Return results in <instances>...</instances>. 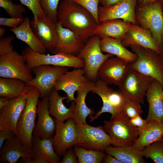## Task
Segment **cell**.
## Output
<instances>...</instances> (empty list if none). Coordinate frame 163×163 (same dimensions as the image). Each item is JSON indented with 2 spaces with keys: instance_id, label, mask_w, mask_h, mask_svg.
I'll use <instances>...</instances> for the list:
<instances>
[{
  "instance_id": "6da1fadb",
  "label": "cell",
  "mask_w": 163,
  "mask_h": 163,
  "mask_svg": "<svg viewBox=\"0 0 163 163\" xmlns=\"http://www.w3.org/2000/svg\"><path fill=\"white\" fill-rule=\"evenodd\" d=\"M58 22L76 34L85 43L98 25L92 15L73 0H62L58 10Z\"/></svg>"
},
{
  "instance_id": "7a4b0ae2",
  "label": "cell",
  "mask_w": 163,
  "mask_h": 163,
  "mask_svg": "<svg viewBox=\"0 0 163 163\" xmlns=\"http://www.w3.org/2000/svg\"><path fill=\"white\" fill-rule=\"evenodd\" d=\"M27 92L25 107L18 121L17 137L22 145L34 156L32 147L33 132L35 126L37 104L40 93L35 87L26 86Z\"/></svg>"
},
{
  "instance_id": "3957f363",
  "label": "cell",
  "mask_w": 163,
  "mask_h": 163,
  "mask_svg": "<svg viewBox=\"0 0 163 163\" xmlns=\"http://www.w3.org/2000/svg\"><path fill=\"white\" fill-rule=\"evenodd\" d=\"M137 56L134 61L129 62V69L158 82L163 88V66L161 56L151 49L135 45L130 46Z\"/></svg>"
},
{
  "instance_id": "277c9868",
  "label": "cell",
  "mask_w": 163,
  "mask_h": 163,
  "mask_svg": "<svg viewBox=\"0 0 163 163\" xmlns=\"http://www.w3.org/2000/svg\"><path fill=\"white\" fill-rule=\"evenodd\" d=\"M129 119L122 111L112 120L104 121L103 127L110 136L113 146H132L137 139L139 135L138 128L132 125Z\"/></svg>"
},
{
  "instance_id": "5b68a950",
  "label": "cell",
  "mask_w": 163,
  "mask_h": 163,
  "mask_svg": "<svg viewBox=\"0 0 163 163\" xmlns=\"http://www.w3.org/2000/svg\"><path fill=\"white\" fill-rule=\"evenodd\" d=\"M163 11L160 1L142 6H137L136 10V24L149 31L162 49Z\"/></svg>"
},
{
  "instance_id": "8992f818",
  "label": "cell",
  "mask_w": 163,
  "mask_h": 163,
  "mask_svg": "<svg viewBox=\"0 0 163 163\" xmlns=\"http://www.w3.org/2000/svg\"><path fill=\"white\" fill-rule=\"evenodd\" d=\"M28 68L31 69L38 66L48 65L56 66L83 68L84 61L77 56L62 53L46 55L37 53L28 46L24 48L21 54Z\"/></svg>"
},
{
  "instance_id": "52a82bcc",
  "label": "cell",
  "mask_w": 163,
  "mask_h": 163,
  "mask_svg": "<svg viewBox=\"0 0 163 163\" xmlns=\"http://www.w3.org/2000/svg\"><path fill=\"white\" fill-rule=\"evenodd\" d=\"M100 39L97 35L92 36L77 56L84 61L83 69L86 77L94 82L98 79L97 72L102 65L107 59L113 56L109 53H103L100 46Z\"/></svg>"
},
{
  "instance_id": "ba28073f",
  "label": "cell",
  "mask_w": 163,
  "mask_h": 163,
  "mask_svg": "<svg viewBox=\"0 0 163 163\" xmlns=\"http://www.w3.org/2000/svg\"><path fill=\"white\" fill-rule=\"evenodd\" d=\"M154 79L133 70L129 69L118 91L126 101L144 104L147 90Z\"/></svg>"
},
{
  "instance_id": "9c48e42d",
  "label": "cell",
  "mask_w": 163,
  "mask_h": 163,
  "mask_svg": "<svg viewBox=\"0 0 163 163\" xmlns=\"http://www.w3.org/2000/svg\"><path fill=\"white\" fill-rule=\"evenodd\" d=\"M66 67L43 65L32 68L35 75L31 81L26 83V86L35 87L39 90L42 98L48 97L59 76L68 71Z\"/></svg>"
},
{
  "instance_id": "30bf717a",
  "label": "cell",
  "mask_w": 163,
  "mask_h": 163,
  "mask_svg": "<svg viewBox=\"0 0 163 163\" xmlns=\"http://www.w3.org/2000/svg\"><path fill=\"white\" fill-rule=\"evenodd\" d=\"M78 137L76 145L88 149L104 151L111 145L110 136L103 126L94 127L88 124H77Z\"/></svg>"
},
{
  "instance_id": "8fae6325",
  "label": "cell",
  "mask_w": 163,
  "mask_h": 163,
  "mask_svg": "<svg viewBox=\"0 0 163 163\" xmlns=\"http://www.w3.org/2000/svg\"><path fill=\"white\" fill-rule=\"evenodd\" d=\"M31 70L22 55L14 50L0 56V77L21 80L26 83L33 78Z\"/></svg>"
},
{
  "instance_id": "7c38bea8",
  "label": "cell",
  "mask_w": 163,
  "mask_h": 163,
  "mask_svg": "<svg viewBox=\"0 0 163 163\" xmlns=\"http://www.w3.org/2000/svg\"><path fill=\"white\" fill-rule=\"evenodd\" d=\"M54 119L56 129L53 136V148L55 152L61 157L67 150L76 145L78 137L77 125L72 117L65 122Z\"/></svg>"
},
{
  "instance_id": "4fadbf2b",
  "label": "cell",
  "mask_w": 163,
  "mask_h": 163,
  "mask_svg": "<svg viewBox=\"0 0 163 163\" xmlns=\"http://www.w3.org/2000/svg\"><path fill=\"white\" fill-rule=\"evenodd\" d=\"M129 63L117 57L108 58L99 69L97 72L98 79L108 85L113 84L119 87L129 69Z\"/></svg>"
},
{
  "instance_id": "5bb4252c",
  "label": "cell",
  "mask_w": 163,
  "mask_h": 163,
  "mask_svg": "<svg viewBox=\"0 0 163 163\" xmlns=\"http://www.w3.org/2000/svg\"><path fill=\"white\" fill-rule=\"evenodd\" d=\"M137 0H123L108 6H99L98 17L101 23L112 19H120L136 24V10Z\"/></svg>"
},
{
  "instance_id": "9a60e30c",
  "label": "cell",
  "mask_w": 163,
  "mask_h": 163,
  "mask_svg": "<svg viewBox=\"0 0 163 163\" xmlns=\"http://www.w3.org/2000/svg\"><path fill=\"white\" fill-rule=\"evenodd\" d=\"M27 96L26 86L20 96L11 99L7 105L0 109V130H11L17 136V123L25 107Z\"/></svg>"
},
{
  "instance_id": "2e32d148",
  "label": "cell",
  "mask_w": 163,
  "mask_h": 163,
  "mask_svg": "<svg viewBox=\"0 0 163 163\" xmlns=\"http://www.w3.org/2000/svg\"><path fill=\"white\" fill-rule=\"evenodd\" d=\"M122 42L126 47L138 46L152 50L161 56L162 54V48L150 32L137 24H131Z\"/></svg>"
},
{
  "instance_id": "e0dca14e",
  "label": "cell",
  "mask_w": 163,
  "mask_h": 163,
  "mask_svg": "<svg viewBox=\"0 0 163 163\" xmlns=\"http://www.w3.org/2000/svg\"><path fill=\"white\" fill-rule=\"evenodd\" d=\"M57 41L53 54L62 53L77 56L85 43L74 32L63 27L60 23L56 24Z\"/></svg>"
},
{
  "instance_id": "ac0fdd59",
  "label": "cell",
  "mask_w": 163,
  "mask_h": 163,
  "mask_svg": "<svg viewBox=\"0 0 163 163\" xmlns=\"http://www.w3.org/2000/svg\"><path fill=\"white\" fill-rule=\"evenodd\" d=\"M89 81L85 75L83 68H75L61 75L54 88L58 91L61 90L65 92L68 98L67 102H71L75 100V92Z\"/></svg>"
},
{
  "instance_id": "d6986e66",
  "label": "cell",
  "mask_w": 163,
  "mask_h": 163,
  "mask_svg": "<svg viewBox=\"0 0 163 163\" xmlns=\"http://www.w3.org/2000/svg\"><path fill=\"white\" fill-rule=\"evenodd\" d=\"M56 23L53 22L46 15L30 21L31 27L35 35L45 49L52 54L56 45L57 39Z\"/></svg>"
},
{
  "instance_id": "ffe728a7",
  "label": "cell",
  "mask_w": 163,
  "mask_h": 163,
  "mask_svg": "<svg viewBox=\"0 0 163 163\" xmlns=\"http://www.w3.org/2000/svg\"><path fill=\"white\" fill-rule=\"evenodd\" d=\"M48 101V97H46L39 100L37 104V121L33 135L41 138L53 137L55 133V122L49 113Z\"/></svg>"
},
{
  "instance_id": "44dd1931",
  "label": "cell",
  "mask_w": 163,
  "mask_h": 163,
  "mask_svg": "<svg viewBox=\"0 0 163 163\" xmlns=\"http://www.w3.org/2000/svg\"><path fill=\"white\" fill-rule=\"evenodd\" d=\"M0 150L1 163H16L21 158L22 162L30 163L33 157L16 135L7 140Z\"/></svg>"
},
{
  "instance_id": "7402d4cb",
  "label": "cell",
  "mask_w": 163,
  "mask_h": 163,
  "mask_svg": "<svg viewBox=\"0 0 163 163\" xmlns=\"http://www.w3.org/2000/svg\"><path fill=\"white\" fill-rule=\"evenodd\" d=\"M145 96L149 104V111L145 119L147 123L156 119L163 121V88L154 80L150 84Z\"/></svg>"
},
{
  "instance_id": "603a6c76",
  "label": "cell",
  "mask_w": 163,
  "mask_h": 163,
  "mask_svg": "<svg viewBox=\"0 0 163 163\" xmlns=\"http://www.w3.org/2000/svg\"><path fill=\"white\" fill-rule=\"evenodd\" d=\"M139 135L132 146L141 151L146 146L160 141L163 135V121L153 119L142 128H138Z\"/></svg>"
},
{
  "instance_id": "cb8c5ba5",
  "label": "cell",
  "mask_w": 163,
  "mask_h": 163,
  "mask_svg": "<svg viewBox=\"0 0 163 163\" xmlns=\"http://www.w3.org/2000/svg\"><path fill=\"white\" fill-rule=\"evenodd\" d=\"M49 113L57 120L64 122L68 119L72 117L74 112L75 102H71L70 106L67 107L63 101L68 99V97L61 96L58 91L54 88L48 96Z\"/></svg>"
},
{
  "instance_id": "d4e9b609",
  "label": "cell",
  "mask_w": 163,
  "mask_h": 163,
  "mask_svg": "<svg viewBox=\"0 0 163 163\" xmlns=\"http://www.w3.org/2000/svg\"><path fill=\"white\" fill-rule=\"evenodd\" d=\"M94 84V82L90 81L77 91V95L75 98V105L72 118L77 124H86L87 117L91 116L94 113L93 109L88 107L85 101L87 94L92 90Z\"/></svg>"
},
{
  "instance_id": "484cf974",
  "label": "cell",
  "mask_w": 163,
  "mask_h": 163,
  "mask_svg": "<svg viewBox=\"0 0 163 163\" xmlns=\"http://www.w3.org/2000/svg\"><path fill=\"white\" fill-rule=\"evenodd\" d=\"M10 30L18 39L27 44L34 51L41 54H46V50L33 31L28 17L24 18L23 22L18 27L11 29Z\"/></svg>"
},
{
  "instance_id": "4316f807",
  "label": "cell",
  "mask_w": 163,
  "mask_h": 163,
  "mask_svg": "<svg viewBox=\"0 0 163 163\" xmlns=\"http://www.w3.org/2000/svg\"><path fill=\"white\" fill-rule=\"evenodd\" d=\"M131 24L120 19L107 20L97 25L94 35H97L100 39L110 37L122 40Z\"/></svg>"
},
{
  "instance_id": "83f0119b",
  "label": "cell",
  "mask_w": 163,
  "mask_h": 163,
  "mask_svg": "<svg viewBox=\"0 0 163 163\" xmlns=\"http://www.w3.org/2000/svg\"><path fill=\"white\" fill-rule=\"evenodd\" d=\"M100 46L103 52L115 55L129 62L134 61L137 58L136 55L127 50L119 39L110 37L101 39Z\"/></svg>"
},
{
  "instance_id": "f1b7e54d",
  "label": "cell",
  "mask_w": 163,
  "mask_h": 163,
  "mask_svg": "<svg viewBox=\"0 0 163 163\" xmlns=\"http://www.w3.org/2000/svg\"><path fill=\"white\" fill-rule=\"evenodd\" d=\"M53 137L41 138L33 135L32 147L34 156L43 158L50 163H59L60 157L55 152Z\"/></svg>"
},
{
  "instance_id": "f546056e",
  "label": "cell",
  "mask_w": 163,
  "mask_h": 163,
  "mask_svg": "<svg viewBox=\"0 0 163 163\" xmlns=\"http://www.w3.org/2000/svg\"><path fill=\"white\" fill-rule=\"evenodd\" d=\"M107 154L111 155L123 163H145L141 151L132 146L116 147L110 145L104 150Z\"/></svg>"
},
{
  "instance_id": "4dcf8cb0",
  "label": "cell",
  "mask_w": 163,
  "mask_h": 163,
  "mask_svg": "<svg viewBox=\"0 0 163 163\" xmlns=\"http://www.w3.org/2000/svg\"><path fill=\"white\" fill-rule=\"evenodd\" d=\"M112 88L99 79L94 82V88L92 93L98 95L101 98L103 103V106L100 110L97 111L94 116H90V121L97 119L102 113L108 112L111 114L112 120L117 114L114 109L110 104L108 100V95Z\"/></svg>"
},
{
  "instance_id": "1f68e13d",
  "label": "cell",
  "mask_w": 163,
  "mask_h": 163,
  "mask_svg": "<svg viewBox=\"0 0 163 163\" xmlns=\"http://www.w3.org/2000/svg\"><path fill=\"white\" fill-rule=\"evenodd\" d=\"M26 87V83L15 78H0V96L13 99L20 96Z\"/></svg>"
},
{
  "instance_id": "d6a6232c",
  "label": "cell",
  "mask_w": 163,
  "mask_h": 163,
  "mask_svg": "<svg viewBox=\"0 0 163 163\" xmlns=\"http://www.w3.org/2000/svg\"><path fill=\"white\" fill-rule=\"evenodd\" d=\"M73 149L79 163H100L105 155L103 151L86 149L77 145Z\"/></svg>"
},
{
  "instance_id": "836d02e7",
  "label": "cell",
  "mask_w": 163,
  "mask_h": 163,
  "mask_svg": "<svg viewBox=\"0 0 163 163\" xmlns=\"http://www.w3.org/2000/svg\"><path fill=\"white\" fill-rule=\"evenodd\" d=\"M144 157L150 158L155 163H163V143L159 141L145 147L141 151Z\"/></svg>"
},
{
  "instance_id": "e575fe53",
  "label": "cell",
  "mask_w": 163,
  "mask_h": 163,
  "mask_svg": "<svg viewBox=\"0 0 163 163\" xmlns=\"http://www.w3.org/2000/svg\"><path fill=\"white\" fill-rule=\"evenodd\" d=\"M41 8L45 15L53 22L58 21L57 13L60 0H39Z\"/></svg>"
},
{
  "instance_id": "d590c367",
  "label": "cell",
  "mask_w": 163,
  "mask_h": 163,
  "mask_svg": "<svg viewBox=\"0 0 163 163\" xmlns=\"http://www.w3.org/2000/svg\"><path fill=\"white\" fill-rule=\"evenodd\" d=\"M0 7L3 8L11 17L23 18L26 9L22 4H14L12 0H0Z\"/></svg>"
},
{
  "instance_id": "8d00e7d4",
  "label": "cell",
  "mask_w": 163,
  "mask_h": 163,
  "mask_svg": "<svg viewBox=\"0 0 163 163\" xmlns=\"http://www.w3.org/2000/svg\"><path fill=\"white\" fill-rule=\"evenodd\" d=\"M108 100L109 103L114 109L117 114L122 111L126 100L118 91H115L112 88L108 94Z\"/></svg>"
},
{
  "instance_id": "74e56055",
  "label": "cell",
  "mask_w": 163,
  "mask_h": 163,
  "mask_svg": "<svg viewBox=\"0 0 163 163\" xmlns=\"http://www.w3.org/2000/svg\"><path fill=\"white\" fill-rule=\"evenodd\" d=\"M88 11L93 16L98 24H101L98 17V4L100 0H73Z\"/></svg>"
},
{
  "instance_id": "f35d334b",
  "label": "cell",
  "mask_w": 163,
  "mask_h": 163,
  "mask_svg": "<svg viewBox=\"0 0 163 163\" xmlns=\"http://www.w3.org/2000/svg\"><path fill=\"white\" fill-rule=\"evenodd\" d=\"M122 112L129 118H132L143 112L140 104L126 101L123 106Z\"/></svg>"
},
{
  "instance_id": "ab89813d",
  "label": "cell",
  "mask_w": 163,
  "mask_h": 163,
  "mask_svg": "<svg viewBox=\"0 0 163 163\" xmlns=\"http://www.w3.org/2000/svg\"><path fill=\"white\" fill-rule=\"evenodd\" d=\"M21 4L27 7L33 14V18L36 20L40 16L45 15L41 8L39 0H18Z\"/></svg>"
},
{
  "instance_id": "60d3db41",
  "label": "cell",
  "mask_w": 163,
  "mask_h": 163,
  "mask_svg": "<svg viewBox=\"0 0 163 163\" xmlns=\"http://www.w3.org/2000/svg\"><path fill=\"white\" fill-rule=\"evenodd\" d=\"M14 39L13 36L2 37L0 39V56L7 54L13 51L11 42Z\"/></svg>"
},
{
  "instance_id": "b9f144b4",
  "label": "cell",
  "mask_w": 163,
  "mask_h": 163,
  "mask_svg": "<svg viewBox=\"0 0 163 163\" xmlns=\"http://www.w3.org/2000/svg\"><path fill=\"white\" fill-rule=\"evenodd\" d=\"M24 18L11 17L0 18V25L7 26L11 29L15 28L19 26L24 21Z\"/></svg>"
},
{
  "instance_id": "7bdbcfd3",
  "label": "cell",
  "mask_w": 163,
  "mask_h": 163,
  "mask_svg": "<svg viewBox=\"0 0 163 163\" xmlns=\"http://www.w3.org/2000/svg\"><path fill=\"white\" fill-rule=\"evenodd\" d=\"M63 158L60 163H78L77 159V156L72 148L67 150L64 153L62 156Z\"/></svg>"
},
{
  "instance_id": "ee69618b",
  "label": "cell",
  "mask_w": 163,
  "mask_h": 163,
  "mask_svg": "<svg viewBox=\"0 0 163 163\" xmlns=\"http://www.w3.org/2000/svg\"><path fill=\"white\" fill-rule=\"evenodd\" d=\"M16 135L11 130L7 129L0 130V149L3 145L5 141Z\"/></svg>"
},
{
  "instance_id": "f6af8a7d",
  "label": "cell",
  "mask_w": 163,
  "mask_h": 163,
  "mask_svg": "<svg viewBox=\"0 0 163 163\" xmlns=\"http://www.w3.org/2000/svg\"><path fill=\"white\" fill-rule=\"evenodd\" d=\"M129 121L133 126L138 128H142L145 127L147 123L146 120L143 119L140 115H138L135 117L130 119Z\"/></svg>"
},
{
  "instance_id": "bcb514c9",
  "label": "cell",
  "mask_w": 163,
  "mask_h": 163,
  "mask_svg": "<svg viewBox=\"0 0 163 163\" xmlns=\"http://www.w3.org/2000/svg\"><path fill=\"white\" fill-rule=\"evenodd\" d=\"M102 160L105 163H123L122 162L115 158L113 155L106 154Z\"/></svg>"
},
{
  "instance_id": "7dc6e473",
  "label": "cell",
  "mask_w": 163,
  "mask_h": 163,
  "mask_svg": "<svg viewBox=\"0 0 163 163\" xmlns=\"http://www.w3.org/2000/svg\"><path fill=\"white\" fill-rule=\"evenodd\" d=\"M123 0H100V3L102 6L107 7L117 3Z\"/></svg>"
},
{
  "instance_id": "c3c4849f",
  "label": "cell",
  "mask_w": 163,
  "mask_h": 163,
  "mask_svg": "<svg viewBox=\"0 0 163 163\" xmlns=\"http://www.w3.org/2000/svg\"><path fill=\"white\" fill-rule=\"evenodd\" d=\"M45 159L40 157L34 156L31 159L30 163H49Z\"/></svg>"
},
{
  "instance_id": "681fc988",
  "label": "cell",
  "mask_w": 163,
  "mask_h": 163,
  "mask_svg": "<svg viewBox=\"0 0 163 163\" xmlns=\"http://www.w3.org/2000/svg\"><path fill=\"white\" fill-rule=\"evenodd\" d=\"M160 0H137V5L142 6L151 4Z\"/></svg>"
},
{
  "instance_id": "f907efd6",
  "label": "cell",
  "mask_w": 163,
  "mask_h": 163,
  "mask_svg": "<svg viewBox=\"0 0 163 163\" xmlns=\"http://www.w3.org/2000/svg\"><path fill=\"white\" fill-rule=\"evenodd\" d=\"M11 99L8 97H0V109L7 105Z\"/></svg>"
},
{
  "instance_id": "816d5d0a",
  "label": "cell",
  "mask_w": 163,
  "mask_h": 163,
  "mask_svg": "<svg viewBox=\"0 0 163 163\" xmlns=\"http://www.w3.org/2000/svg\"><path fill=\"white\" fill-rule=\"evenodd\" d=\"M5 32V29L2 27H0V38H1L4 34Z\"/></svg>"
},
{
  "instance_id": "f5cc1de1",
  "label": "cell",
  "mask_w": 163,
  "mask_h": 163,
  "mask_svg": "<svg viewBox=\"0 0 163 163\" xmlns=\"http://www.w3.org/2000/svg\"><path fill=\"white\" fill-rule=\"evenodd\" d=\"M162 54L161 56V59L162 63L163 66V35L162 36Z\"/></svg>"
},
{
  "instance_id": "db71d44e",
  "label": "cell",
  "mask_w": 163,
  "mask_h": 163,
  "mask_svg": "<svg viewBox=\"0 0 163 163\" xmlns=\"http://www.w3.org/2000/svg\"><path fill=\"white\" fill-rule=\"evenodd\" d=\"M160 2L162 8H163V0H160Z\"/></svg>"
},
{
  "instance_id": "11a10c76",
  "label": "cell",
  "mask_w": 163,
  "mask_h": 163,
  "mask_svg": "<svg viewBox=\"0 0 163 163\" xmlns=\"http://www.w3.org/2000/svg\"><path fill=\"white\" fill-rule=\"evenodd\" d=\"M161 141L163 143V135L162 136V138H161Z\"/></svg>"
},
{
  "instance_id": "9f6ffc18",
  "label": "cell",
  "mask_w": 163,
  "mask_h": 163,
  "mask_svg": "<svg viewBox=\"0 0 163 163\" xmlns=\"http://www.w3.org/2000/svg\"><path fill=\"white\" fill-rule=\"evenodd\" d=\"M162 101H163V97Z\"/></svg>"
},
{
  "instance_id": "6f0895ef",
  "label": "cell",
  "mask_w": 163,
  "mask_h": 163,
  "mask_svg": "<svg viewBox=\"0 0 163 163\" xmlns=\"http://www.w3.org/2000/svg\"></svg>"
},
{
  "instance_id": "680465c9",
  "label": "cell",
  "mask_w": 163,
  "mask_h": 163,
  "mask_svg": "<svg viewBox=\"0 0 163 163\" xmlns=\"http://www.w3.org/2000/svg\"></svg>"
}]
</instances>
